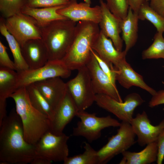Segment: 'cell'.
Segmentation results:
<instances>
[{"label":"cell","instance_id":"cell-1","mask_svg":"<svg viewBox=\"0 0 164 164\" xmlns=\"http://www.w3.org/2000/svg\"><path fill=\"white\" fill-rule=\"evenodd\" d=\"M0 163H31L35 156L34 145L25 140L23 126L15 109L0 125Z\"/></svg>","mask_w":164,"mask_h":164},{"label":"cell","instance_id":"cell-2","mask_svg":"<svg viewBox=\"0 0 164 164\" xmlns=\"http://www.w3.org/2000/svg\"><path fill=\"white\" fill-rule=\"evenodd\" d=\"M10 97L15 101L16 111L22 122L25 140L29 144L35 145L45 133L50 131V119L32 106L26 87L19 88Z\"/></svg>","mask_w":164,"mask_h":164},{"label":"cell","instance_id":"cell-3","mask_svg":"<svg viewBox=\"0 0 164 164\" xmlns=\"http://www.w3.org/2000/svg\"><path fill=\"white\" fill-rule=\"evenodd\" d=\"M98 24L80 21L77 23L74 39L66 54L61 60L71 70L85 66L91 56L92 47L100 30Z\"/></svg>","mask_w":164,"mask_h":164},{"label":"cell","instance_id":"cell-4","mask_svg":"<svg viewBox=\"0 0 164 164\" xmlns=\"http://www.w3.org/2000/svg\"><path fill=\"white\" fill-rule=\"evenodd\" d=\"M76 22L68 19H60L40 27L49 60H60L64 57L73 42Z\"/></svg>","mask_w":164,"mask_h":164},{"label":"cell","instance_id":"cell-5","mask_svg":"<svg viewBox=\"0 0 164 164\" xmlns=\"http://www.w3.org/2000/svg\"><path fill=\"white\" fill-rule=\"evenodd\" d=\"M76 116L80 121L77 123V126L73 128L72 135L83 137L90 142L99 138L104 129L119 127L121 125L118 121L110 116L98 117L95 113H88L85 111H78Z\"/></svg>","mask_w":164,"mask_h":164},{"label":"cell","instance_id":"cell-6","mask_svg":"<svg viewBox=\"0 0 164 164\" xmlns=\"http://www.w3.org/2000/svg\"><path fill=\"white\" fill-rule=\"evenodd\" d=\"M77 70V75L66 83V85L78 111H84L95 102L96 94L86 66Z\"/></svg>","mask_w":164,"mask_h":164},{"label":"cell","instance_id":"cell-7","mask_svg":"<svg viewBox=\"0 0 164 164\" xmlns=\"http://www.w3.org/2000/svg\"><path fill=\"white\" fill-rule=\"evenodd\" d=\"M117 134L97 151L99 164H105L114 157L127 150L135 142L136 135L130 123L122 121Z\"/></svg>","mask_w":164,"mask_h":164},{"label":"cell","instance_id":"cell-8","mask_svg":"<svg viewBox=\"0 0 164 164\" xmlns=\"http://www.w3.org/2000/svg\"><path fill=\"white\" fill-rule=\"evenodd\" d=\"M95 102L100 108L116 116L123 121L130 123L135 109L144 101L136 93L128 94L124 102H119L109 96L103 94H96Z\"/></svg>","mask_w":164,"mask_h":164},{"label":"cell","instance_id":"cell-9","mask_svg":"<svg viewBox=\"0 0 164 164\" xmlns=\"http://www.w3.org/2000/svg\"><path fill=\"white\" fill-rule=\"evenodd\" d=\"M69 138L63 133L57 135L50 131L46 132L34 145L35 155L52 162H63L68 156L67 142Z\"/></svg>","mask_w":164,"mask_h":164},{"label":"cell","instance_id":"cell-10","mask_svg":"<svg viewBox=\"0 0 164 164\" xmlns=\"http://www.w3.org/2000/svg\"><path fill=\"white\" fill-rule=\"evenodd\" d=\"M71 71L61 60H49L39 68L17 72L18 88L47 79L56 77L67 78L70 76Z\"/></svg>","mask_w":164,"mask_h":164},{"label":"cell","instance_id":"cell-11","mask_svg":"<svg viewBox=\"0 0 164 164\" xmlns=\"http://www.w3.org/2000/svg\"><path fill=\"white\" fill-rule=\"evenodd\" d=\"M5 26L21 47L32 39H41V28L32 17L22 12L5 19Z\"/></svg>","mask_w":164,"mask_h":164},{"label":"cell","instance_id":"cell-12","mask_svg":"<svg viewBox=\"0 0 164 164\" xmlns=\"http://www.w3.org/2000/svg\"><path fill=\"white\" fill-rule=\"evenodd\" d=\"M86 66L90 73L94 91L96 94L106 95L118 101H123L116 84L112 82L100 68L92 52L91 58Z\"/></svg>","mask_w":164,"mask_h":164},{"label":"cell","instance_id":"cell-13","mask_svg":"<svg viewBox=\"0 0 164 164\" xmlns=\"http://www.w3.org/2000/svg\"><path fill=\"white\" fill-rule=\"evenodd\" d=\"M137 136V142L141 146L157 142L158 136L164 128V119L158 125L152 124L146 112L138 113L130 122Z\"/></svg>","mask_w":164,"mask_h":164},{"label":"cell","instance_id":"cell-14","mask_svg":"<svg viewBox=\"0 0 164 164\" xmlns=\"http://www.w3.org/2000/svg\"><path fill=\"white\" fill-rule=\"evenodd\" d=\"M90 5L85 2L78 3L77 0H70L68 4L57 12L75 22L87 21L99 24L101 18L100 6L91 7Z\"/></svg>","mask_w":164,"mask_h":164},{"label":"cell","instance_id":"cell-15","mask_svg":"<svg viewBox=\"0 0 164 164\" xmlns=\"http://www.w3.org/2000/svg\"><path fill=\"white\" fill-rule=\"evenodd\" d=\"M115 79L123 87L129 89L132 86L139 87L149 92L152 96L156 91L148 85L143 77L132 68L126 61L125 58L113 66Z\"/></svg>","mask_w":164,"mask_h":164},{"label":"cell","instance_id":"cell-16","mask_svg":"<svg viewBox=\"0 0 164 164\" xmlns=\"http://www.w3.org/2000/svg\"><path fill=\"white\" fill-rule=\"evenodd\" d=\"M101 10V18L98 25L101 31L112 41L115 48L122 51L123 40L121 33L120 19L112 14L103 0H99Z\"/></svg>","mask_w":164,"mask_h":164},{"label":"cell","instance_id":"cell-17","mask_svg":"<svg viewBox=\"0 0 164 164\" xmlns=\"http://www.w3.org/2000/svg\"><path fill=\"white\" fill-rule=\"evenodd\" d=\"M70 94L67 92L61 102L55 110L51 120L50 131L56 135L62 134L66 126L78 111Z\"/></svg>","mask_w":164,"mask_h":164},{"label":"cell","instance_id":"cell-18","mask_svg":"<svg viewBox=\"0 0 164 164\" xmlns=\"http://www.w3.org/2000/svg\"><path fill=\"white\" fill-rule=\"evenodd\" d=\"M33 84L54 111L61 102L67 91L66 83L60 77L47 79Z\"/></svg>","mask_w":164,"mask_h":164},{"label":"cell","instance_id":"cell-19","mask_svg":"<svg viewBox=\"0 0 164 164\" xmlns=\"http://www.w3.org/2000/svg\"><path fill=\"white\" fill-rule=\"evenodd\" d=\"M21 47L22 56L29 69L41 67L49 61L47 50L42 39L29 40Z\"/></svg>","mask_w":164,"mask_h":164},{"label":"cell","instance_id":"cell-20","mask_svg":"<svg viewBox=\"0 0 164 164\" xmlns=\"http://www.w3.org/2000/svg\"><path fill=\"white\" fill-rule=\"evenodd\" d=\"M91 48L110 66L116 65L120 61L125 58L126 55L124 50H118L112 40L101 31Z\"/></svg>","mask_w":164,"mask_h":164},{"label":"cell","instance_id":"cell-21","mask_svg":"<svg viewBox=\"0 0 164 164\" xmlns=\"http://www.w3.org/2000/svg\"><path fill=\"white\" fill-rule=\"evenodd\" d=\"M139 20L137 14L134 12L130 7L126 16L121 20L122 39L125 44L124 51L126 54L136 43Z\"/></svg>","mask_w":164,"mask_h":164},{"label":"cell","instance_id":"cell-22","mask_svg":"<svg viewBox=\"0 0 164 164\" xmlns=\"http://www.w3.org/2000/svg\"><path fill=\"white\" fill-rule=\"evenodd\" d=\"M158 152L157 142L151 143L138 152L124 151L121 153L123 157L119 164H150L156 161Z\"/></svg>","mask_w":164,"mask_h":164},{"label":"cell","instance_id":"cell-23","mask_svg":"<svg viewBox=\"0 0 164 164\" xmlns=\"http://www.w3.org/2000/svg\"><path fill=\"white\" fill-rule=\"evenodd\" d=\"M66 5L34 8L25 6L22 12L34 18L41 27L55 20L67 19L59 14L57 11Z\"/></svg>","mask_w":164,"mask_h":164},{"label":"cell","instance_id":"cell-24","mask_svg":"<svg viewBox=\"0 0 164 164\" xmlns=\"http://www.w3.org/2000/svg\"><path fill=\"white\" fill-rule=\"evenodd\" d=\"M5 19L0 18V32L6 39L12 53L16 71H21L29 69L22 56L20 45L14 37L8 32L5 23Z\"/></svg>","mask_w":164,"mask_h":164},{"label":"cell","instance_id":"cell-25","mask_svg":"<svg viewBox=\"0 0 164 164\" xmlns=\"http://www.w3.org/2000/svg\"><path fill=\"white\" fill-rule=\"evenodd\" d=\"M0 67V98L10 97L18 88L17 71Z\"/></svg>","mask_w":164,"mask_h":164},{"label":"cell","instance_id":"cell-26","mask_svg":"<svg viewBox=\"0 0 164 164\" xmlns=\"http://www.w3.org/2000/svg\"><path fill=\"white\" fill-rule=\"evenodd\" d=\"M26 87L32 105L37 110L48 117L51 121L53 118L54 112L52 107L33 83Z\"/></svg>","mask_w":164,"mask_h":164},{"label":"cell","instance_id":"cell-27","mask_svg":"<svg viewBox=\"0 0 164 164\" xmlns=\"http://www.w3.org/2000/svg\"><path fill=\"white\" fill-rule=\"evenodd\" d=\"M137 14L139 19L148 20L155 27L157 32L164 33V18L150 6L148 1L141 5Z\"/></svg>","mask_w":164,"mask_h":164},{"label":"cell","instance_id":"cell-28","mask_svg":"<svg viewBox=\"0 0 164 164\" xmlns=\"http://www.w3.org/2000/svg\"><path fill=\"white\" fill-rule=\"evenodd\" d=\"M84 152L72 157H68L63 162L64 164H99L97 151L88 143H85Z\"/></svg>","mask_w":164,"mask_h":164},{"label":"cell","instance_id":"cell-29","mask_svg":"<svg viewBox=\"0 0 164 164\" xmlns=\"http://www.w3.org/2000/svg\"><path fill=\"white\" fill-rule=\"evenodd\" d=\"M163 34L158 32L155 34L152 44L142 53L143 59L159 58L164 59V38Z\"/></svg>","mask_w":164,"mask_h":164},{"label":"cell","instance_id":"cell-30","mask_svg":"<svg viewBox=\"0 0 164 164\" xmlns=\"http://www.w3.org/2000/svg\"><path fill=\"white\" fill-rule=\"evenodd\" d=\"M26 0H0V11L6 19L22 12Z\"/></svg>","mask_w":164,"mask_h":164},{"label":"cell","instance_id":"cell-31","mask_svg":"<svg viewBox=\"0 0 164 164\" xmlns=\"http://www.w3.org/2000/svg\"><path fill=\"white\" fill-rule=\"evenodd\" d=\"M106 4L111 12L120 19L127 15L129 8L128 0H105Z\"/></svg>","mask_w":164,"mask_h":164},{"label":"cell","instance_id":"cell-32","mask_svg":"<svg viewBox=\"0 0 164 164\" xmlns=\"http://www.w3.org/2000/svg\"><path fill=\"white\" fill-rule=\"evenodd\" d=\"M70 0H26V6L34 8L66 5Z\"/></svg>","mask_w":164,"mask_h":164},{"label":"cell","instance_id":"cell-33","mask_svg":"<svg viewBox=\"0 0 164 164\" xmlns=\"http://www.w3.org/2000/svg\"><path fill=\"white\" fill-rule=\"evenodd\" d=\"M91 51L96 59L100 68L108 76L112 82L116 84V80L113 66L109 65L101 58L98 54L92 49Z\"/></svg>","mask_w":164,"mask_h":164},{"label":"cell","instance_id":"cell-34","mask_svg":"<svg viewBox=\"0 0 164 164\" xmlns=\"http://www.w3.org/2000/svg\"><path fill=\"white\" fill-rule=\"evenodd\" d=\"M7 48L0 41V67H6L16 71L14 62L10 58L7 52Z\"/></svg>","mask_w":164,"mask_h":164},{"label":"cell","instance_id":"cell-35","mask_svg":"<svg viewBox=\"0 0 164 164\" xmlns=\"http://www.w3.org/2000/svg\"><path fill=\"white\" fill-rule=\"evenodd\" d=\"M157 142L158 152L156 162L157 164H162L164 159V128L159 134Z\"/></svg>","mask_w":164,"mask_h":164},{"label":"cell","instance_id":"cell-36","mask_svg":"<svg viewBox=\"0 0 164 164\" xmlns=\"http://www.w3.org/2000/svg\"><path fill=\"white\" fill-rule=\"evenodd\" d=\"M162 104H164V89L156 91L152 96L148 105L150 107L153 108Z\"/></svg>","mask_w":164,"mask_h":164},{"label":"cell","instance_id":"cell-37","mask_svg":"<svg viewBox=\"0 0 164 164\" xmlns=\"http://www.w3.org/2000/svg\"><path fill=\"white\" fill-rule=\"evenodd\" d=\"M150 6L164 18V0H147Z\"/></svg>","mask_w":164,"mask_h":164},{"label":"cell","instance_id":"cell-38","mask_svg":"<svg viewBox=\"0 0 164 164\" xmlns=\"http://www.w3.org/2000/svg\"><path fill=\"white\" fill-rule=\"evenodd\" d=\"M128 1L129 7L137 13L141 5L147 0H128Z\"/></svg>","mask_w":164,"mask_h":164},{"label":"cell","instance_id":"cell-39","mask_svg":"<svg viewBox=\"0 0 164 164\" xmlns=\"http://www.w3.org/2000/svg\"><path fill=\"white\" fill-rule=\"evenodd\" d=\"M6 100L5 99L0 98V125L3 119L7 115Z\"/></svg>","mask_w":164,"mask_h":164},{"label":"cell","instance_id":"cell-40","mask_svg":"<svg viewBox=\"0 0 164 164\" xmlns=\"http://www.w3.org/2000/svg\"><path fill=\"white\" fill-rule=\"evenodd\" d=\"M52 162L43 157L35 155L31 162V164H50Z\"/></svg>","mask_w":164,"mask_h":164},{"label":"cell","instance_id":"cell-41","mask_svg":"<svg viewBox=\"0 0 164 164\" xmlns=\"http://www.w3.org/2000/svg\"><path fill=\"white\" fill-rule=\"evenodd\" d=\"M84 2L88 3L89 4L91 5V0H84Z\"/></svg>","mask_w":164,"mask_h":164}]
</instances>
